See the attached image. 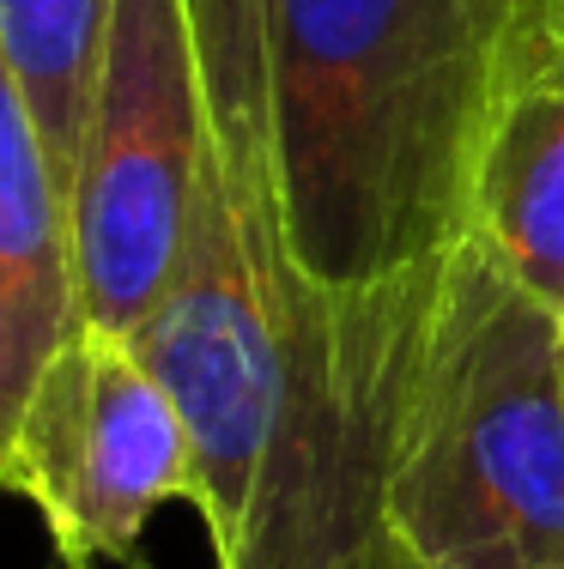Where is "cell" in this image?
<instances>
[{
  "mask_svg": "<svg viewBox=\"0 0 564 569\" xmlns=\"http://www.w3.org/2000/svg\"><path fill=\"white\" fill-rule=\"evenodd\" d=\"M291 254L334 291L443 261L564 0H255Z\"/></svg>",
  "mask_w": 564,
  "mask_h": 569,
  "instance_id": "6da1fadb",
  "label": "cell"
},
{
  "mask_svg": "<svg viewBox=\"0 0 564 569\" xmlns=\"http://www.w3.org/2000/svg\"><path fill=\"white\" fill-rule=\"evenodd\" d=\"M383 527L432 569H564V316L479 230L443 261Z\"/></svg>",
  "mask_w": 564,
  "mask_h": 569,
  "instance_id": "7a4b0ae2",
  "label": "cell"
},
{
  "mask_svg": "<svg viewBox=\"0 0 564 569\" xmlns=\"http://www.w3.org/2000/svg\"><path fill=\"white\" fill-rule=\"evenodd\" d=\"M200 140H207V98H200L195 7L116 0L67 182L79 328L128 340L165 297L195 200Z\"/></svg>",
  "mask_w": 564,
  "mask_h": 569,
  "instance_id": "3957f363",
  "label": "cell"
},
{
  "mask_svg": "<svg viewBox=\"0 0 564 569\" xmlns=\"http://www.w3.org/2000/svg\"><path fill=\"white\" fill-rule=\"evenodd\" d=\"M188 485L195 449L177 400L128 340L73 328L0 460V491L37 509L56 569H133L152 509L188 497Z\"/></svg>",
  "mask_w": 564,
  "mask_h": 569,
  "instance_id": "277c9868",
  "label": "cell"
},
{
  "mask_svg": "<svg viewBox=\"0 0 564 569\" xmlns=\"http://www.w3.org/2000/svg\"><path fill=\"white\" fill-rule=\"evenodd\" d=\"M79 328L73 212L37 116L0 49V460L37 376Z\"/></svg>",
  "mask_w": 564,
  "mask_h": 569,
  "instance_id": "5b68a950",
  "label": "cell"
},
{
  "mask_svg": "<svg viewBox=\"0 0 564 569\" xmlns=\"http://www.w3.org/2000/svg\"><path fill=\"white\" fill-rule=\"evenodd\" d=\"M474 230L564 316V43L509 98L474 188Z\"/></svg>",
  "mask_w": 564,
  "mask_h": 569,
  "instance_id": "8992f818",
  "label": "cell"
},
{
  "mask_svg": "<svg viewBox=\"0 0 564 569\" xmlns=\"http://www.w3.org/2000/svg\"><path fill=\"white\" fill-rule=\"evenodd\" d=\"M110 19L116 0H0V49L19 73V91L37 116V133L49 146L61 188L73 182Z\"/></svg>",
  "mask_w": 564,
  "mask_h": 569,
  "instance_id": "52a82bcc",
  "label": "cell"
},
{
  "mask_svg": "<svg viewBox=\"0 0 564 569\" xmlns=\"http://www.w3.org/2000/svg\"><path fill=\"white\" fill-rule=\"evenodd\" d=\"M353 569H432V563H425V558H413V551H407V546H400V539L383 527V533H376L370 546L358 551V563H353Z\"/></svg>",
  "mask_w": 564,
  "mask_h": 569,
  "instance_id": "ba28073f",
  "label": "cell"
}]
</instances>
